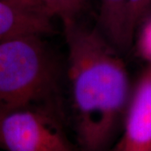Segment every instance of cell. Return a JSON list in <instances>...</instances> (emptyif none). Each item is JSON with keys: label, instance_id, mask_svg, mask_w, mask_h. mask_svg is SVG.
Instances as JSON below:
<instances>
[{"label": "cell", "instance_id": "cell-5", "mask_svg": "<svg viewBox=\"0 0 151 151\" xmlns=\"http://www.w3.org/2000/svg\"><path fill=\"white\" fill-rule=\"evenodd\" d=\"M50 19L43 10L14 0H0V42L21 35L51 33Z\"/></svg>", "mask_w": 151, "mask_h": 151}, {"label": "cell", "instance_id": "cell-8", "mask_svg": "<svg viewBox=\"0 0 151 151\" xmlns=\"http://www.w3.org/2000/svg\"><path fill=\"white\" fill-rule=\"evenodd\" d=\"M151 14V0H129V24L133 35L138 26Z\"/></svg>", "mask_w": 151, "mask_h": 151}, {"label": "cell", "instance_id": "cell-11", "mask_svg": "<svg viewBox=\"0 0 151 151\" xmlns=\"http://www.w3.org/2000/svg\"><path fill=\"white\" fill-rule=\"evenodd\" d=\"M108 151H122V148H121V145L119 141H118L114 145L112 146Z\"/></svg>", "mask_w": 151, "mask_h": 151}, {"label": "cell", "instance_id": "cell-4", "mask_svg": "<svg viewBox=\"0 0 151 151\" xmlns=\"http://www.w3.org/2000/svg\"><path fill=\"white\" fill-rule=\"evenodd\" d=\"M119 141L122 151H151V62L132 90Z\"/></svg>", "mask_w": 151, "mask_h": 151}, {"label": "cell", "instance_id": "cell-1", "mask_svg": "<svg viewBox=\"0 0 151 151\" xmlns=\"http://www.w3.org/2000/svg\"><path fill=\"white\" fill-rule=\"evenodd\" d=\"M63 27L77 151H108L123 129L131 97L126 65L98 29L79 22Z\"/></svg>", "mask_w": 151, "mask_h": 151}, {"label": "cell", "instance_id": "cell-7", "mask_svg": "<svg viewBox=\"0 0 151 151\" xmlns=\"http://www.w3.org/2000/svg\"><path fill=\"white\" fill-rule=\"evenodd\" d=\"M40 2L49 15L59 19L64 26L78 22L90 0H40Z\"/></svg>", "mask_w": 151, "mask_h": 151}, {"label": "cell", "instance_id": "cell-9", "mask_svg": "<svg viewBox=\"0 0 151 151\" xmlns=\"http://www.w3.org/2000/svg\"><path fill=\"white\" fill-rule=\"evenodd\" d=\"M144 22L138 40V50L142 58L151 62V15Z\"/></svg>", "mask_w": 151, "mask_h": 151}, {"label": "cell", "instance_id": "cell-10", "mask_svg": "<svg viewBox=\"0 0 151 151\" xmlns=\"http://www.w3.org/2000/svg\"><path fill=\"white\" fill-rule=\"evenodd\" d=\"M14 1L19 2V3H22V4H25V5L30 6V7H33V8H35V9H40V10H43L45 12V10L44 9L43 6H42V4L40 2V0H14Z\"/></svg>", "mask_w": 151, "mask_h": 151}, {"label": "cell", "instance_id": "cell-3", "mask_svg": "<svg viewBox=\"0 0 151 151\" xmlns=\"http://www.w3.org/2000/svg\"><path fill=\"white\" fill-rule=\"evenodd\" d=\"M0 148L6 151H76L50 105L0 113Z\"/></svg>", "mask_w": 151, "mask_h": 151}, {"label": "cell", "instance_id": "cell-6", "mask_svg": "<svg viewBox=\"0 0 151 151\" xmlns=\"http://www.w3.org/2000/svg\"><path fill=\"white\" fill-rule=\"evenodd\" d=\"M98 29L120 51L129 48L134 35L129 24V0H99Z\"/></svg>", "mask_w": 151, "mask_h": 151}, {"label": "cell", "instance_id": "cell-2", "mask_svg": "<svg viewBox=\"0 0 151 151\" xmlns=\"http://www.w3.org/2000/svg\"><path fill=\"white\" fill-rule=\"evenodd\" d=\"M42 35L26 34L0 42V113L49 105L58 69Z\"/></svg>", "mask_w": 151, "mask_h": 151}, {"label": "cell", "instance_id": "cell-12", "mask_svg": "<svg viewBox=\"0 0 151 151\" xmlns=\"http://www.w3.org/2000/svg\"><path fill=\"white\" fill-rule=\"evenodd\" d=\"M150 15H151V14H150Z\"/></svg>", "mask_w": 151, "mask_h": 151}]
</instances>
